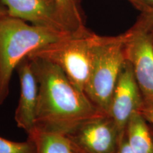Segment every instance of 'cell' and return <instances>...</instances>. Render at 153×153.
Instances as JSON below:
<instances>
[{
	"label": "cell",
	"mask_w": 153,
	"mask_h": 153,
	"mask_svg": "<svg viewBox=\"0 0 153 153\" xmlns=\"http://www.w3.org/2000/svg\"><path fill=\"white\" fill-rule=\"evenodd\" d=\"M128 1H131L134 5V7H136L137 9H138L142 12L151 7L145 0H128Z\"/></svg>",
	"instance_id": "cell-17"
},
{
	"label": "cell",
	"mask_w": 153,
	"mask_h": 153,
	"mask_svg": "<svg viewBox=\"0 0 153 153\" xmlns=\"http://www.w3.org/2000/svg\"><path fill=\"white\" fill-rule=\"evenodd\" d=\"M124 34L126 60L145 101H153V31L133 26Z\"/></svg>",
	"instance_id": "cell-5"
},
{
	"label": "cell",
	"mask_w": 153,
	"mask_h": 153,
	"mask_svg": "<svg viewBox=\"0 0 153 153\" xmlns=\"http://www.w3.org/2000/svg\"><path fill=\"white\" fill-rule=\"evenodd\" d=\"M72 144V150H73V152L74 153H86L85 152H84L83 150H81V149L77 148V147L75 146V145L72 144V143H71Z\"/></svg>",
	"instance_id": "cell-19"
},
{
	"label": "cell",
	"mask_w": 153,
	"mask_h": 153,
	"mask_svg": "<svg viewBox=\"0 0 153 153\" xmlns=\"http://www.w3.org/2000/svg\"><path fill=\"white\" fill-rule=\"evenodd\" d=\"M145 1L148 4L150 7H153V0H145Z\"/></svg>",
	"instance_id": "cell-20"
},
{
	"label": "cell",
	"mask_w": 153,
	"mask_h": 153,
	"mask_svg": "<svg viewBox=\"0 0 153 153\" xmlns=\"http://www.w3.org/2000/svg\"><path fill=\"white\" fill-rule=\"evenodd\" d=\"M35 144L32 140L14 142L0 136V153H35Z\"/></svg>",
	"instance_id": "cell-13"
},
{
	"label": "cell",
	"mask_w": 153,
	"mask_h": 153,
	"mask_svg": "<svg viewBox=\"0 0 153 153\" xmlns=\"http://www.w3.org/2000/svg\"><path fill=\"white\" fill-rule=\"evenodd\" d=\"M28 137L35 144V153H74L71 142L66 135L35 128L28 134Z\"/></svg>",
	"instance_id": "cell-11"
},
{
	"label": "cell",
	"mask_w": 153,
	"mask_h": 153,
	"mask_svg": "<svg viewBox=\"0 0 153 153\" xmlns=\"http://www.w3.org/2000/svg\"><path fill=\"white\" fill-rule=\"evenodd\" d=\"M128 143L135 153H153V135L150 124L140 113L135 112L126 125Z\"/></svg>",
	"instance_id": "cell-10"
},
{
	"label": "cell",
	"mask_w": 153,
	"mask_h": 153,
	"mask_svg": "<svg viewBox=\"0 0 153 153\" xmlns=\"http://www.w3.org/2000/svg\"><path fill=\"white\" fill-rule=\"evenodd\" d=\"M138 112L149 123L153 124V101H143Z\"/></svg>",
	"instance_id": "cell-15"
},
{
	"label": "cell",
	"mask_w": 153,
	"mask_h": 153,
	"mask_svg": "<svg viewBox=\"0 0 153 153\" xmlns=\"http://www.w3.org/2000/svg\"><path fill=\"white\" fill-rule=\"evenodd\" d=\"M133 26L149 31H153V7H151L143 11L141 16Z\"/></svg>",
	"instance_id": "cell-14"
},
{
	"label": "cell",
	"mask_w": 153,
	"mask_h": 153,
	"mask_svg": "<svg viewBox=\"0 0 153 153\" xmlns=\"http://www.w3.org/2000/svg\"><path fill=\"white\" fill-rule=\"evenodd\" d=\"M27 57L39 87L36 129L68 135L87 120L107 114L78 89L58 66L39 57Z\"/></svg>",
	"instance_id": "cell-1"
},
{
	"label": "cell",
	"mask_w": 153,
	"mask_h": 153,
	"mask_svg": "<svg viewBox=\"0 0 153 153\" xmlns=\"http://www.w3.org/2000/svg\"><path fill=\"white\" fill-rule=\"evenodd\" d=\"M70 35L72 33L28 24L7 12L0 17V105L9 93L13 72L23 59L36 50Z\"/></svg>",
	"instance_id": "cell-2"
},
{
	"label": "cell",
	"mask_w": 153,
	"mask_h": 153,
	"mask_svg": "<svg viewBox=\"0 0 153 153\" xmlns=\"http://www.w3.org/2000/svg\"><path fill=\"white\" fill-rule=\"evenodd\" d=\"M124 133L108 114L92 118L66 135L86 153H116Z\"/></svg>",
	"instance_id": "cell-6"
},
{
	"label": "cell",
	"mask_w": 153,
	"mask_h": 153,
	"mask_svg": "<svg viewBox=\"0 0 153 153\" xmlns=\"http://www.w3.org/2000/svg\"><path fill=\"white\" fill-rule=\"evenodd\" d=\"M7 12V9H6V7L2 4V3L0 1V17L2 16V15L6 14Z\"/></svg>",
	"instance_id": "cell-18"
},
{
	"label": "cell",
	"mask_w": 153,
	"mask_h": 153,
	"mask_svg": "<svg viewBox=\"0 0 153 153\" xmlns=\"http://www.w3.org/2000/svg\"><path fill=\"white\" fill-rule=\"evenodd\" d=\"M92 62L85 93L101 111L108 114L115 86L124 62V34L102 36L94 33Z\"/></svg>",
	"instance_id": "cell-3"
},
{
	"label": "cell",
	"mask_w": 153,
	"mask_h": 153,
	"mask_svg": "<svg viewBox=\"0 0 153 153\" xmlns=\"http://www.w3.org/2000/svg\"><path fill=\"white\" fill-rule=\"evenodd\" d=\"M93 32L72 34L47 44L30 53L28 57H39L54 63L62 69L75 87L85 92L90 75Z\"/></svg>",
	"instance_id": "cell-4"
},
{
	"label": "cell",
	"mask_w": 153,
	"mask_h": 153,
	"mask_svg": "<svg viewBox=\"0 0 153 153\" xmlns=\"http://www.w3.org/2000/svg\"><path fill=\"white\" fill-rule=\"evenodd\" d=\"M116 153H135L132 150L128 143L125 133H124L121 139H120L119 145H118V148Z\"/></svg>",
	"instance_id": "cell-16"
},
{
	"label": "cell",
	"mask_w": 153,
	"mask_h": 153,
	"mask_svg": "<svg viewBox=\"0 0 153 153\" xmlns=\"http://www.w3.org/2000/svg\"><path fill=\"white\" fill-rule=\"evenodd\" d=\"M7 14L41 27L74 33L56 6L49 0H0Z\"/></svg>",
	"instance_id": "cell-8"
},
{
	"label": "cell",
	"mask_w": 153,
	"mask_h": 153,
	"mask_svg": "<svg viewBox=\"0 0 153 153\" xmlns=\"http://www.w3.org/2000/svg\"><path fill=\"white\" fill-rule=\"evenodd\" d=\"M54 4L65 19L74 33H82L88 30L82 7V0H49Z\"/></svg>",
	"instance_id": "cell-12"
},
{
	"label": "cell",
	"mask_w": 153,
	"mask_h": 153,
	"mask_svg": "<svg viewBox=\"0 0 153 153\" xmlns=\"http://www.w3.org/2000/svg\"><path fill=\"white\" fill-rule=\"evenodd\" d=\"M143 101L131 64L126 60L115 86L108 111L122 133H125L130 118L138 111Z\"/></svg>",
	"instance_id": "cell-7"
},
{
	"label": "cell",
	"mask_w": 153,
	"mask_h": 153,
	"mask_svg": "<svg viewBox=\"0 0 153 153\" xmlns=\"http://www.w3.org/2000/svg\"><path fill=\"white\" fill-rule=\"evenodd\" d=\"M149 124H150V130H151V132H152V135H153V124L149 123Z\"/></svg>",
	"instance_id": "cell-21"
},
{
	"label": "cell",
	"mask_w": 153,
	"mask_h": 153,
	"mask_svg": "<svg viewBox=\"0 0 153 153\" xmlns=\"http://www.w3.org/2000/svg\"><path fill=\"white\" fill-rule=\"evenodd\" d=\"M20 81V97L15 111L17 126L30 133L36 128V114L38 99V82L28 57L16 67Z\"/></svg>",
	"instance_id": "cell-9"
}]
</instances>
